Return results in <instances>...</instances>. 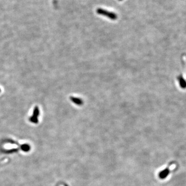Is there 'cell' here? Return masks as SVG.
<instances>
[{
	"label": "cell",
	"instance_id": "cell-1",
	"mask_svg": "<svg viewBox=\"0 0 186 186\" xmlns=\"http://www.w3.org/2000/svg\"><path fill=\"white\" fill-rule=\"evenodd\" d=\"M96 12L98 14L102 15L103 16H106L107 18H108L111 20H117V16L116 14H115L113 12H111L105 10V9H103L102 8H98L96 10Z\"/></svg>",
	"mask_w": 186,
	"mask_h": 186
},
{
	"label": "cell",
	"instance_id": "cell-2",
	"mask_svg": "<svg viewBox=\"0 0 186 186\" xmlns=\"http://www.w3.org/2000/svg\"><path fill=\"white\" fill-rule=\"evenodd\" d=\"M39 115V109L38 106H36L33 111V115L29 119L32 123L37 124L38 123V117Z\"/></svg>",
	"mask_w": 186,
	"mask_h": 186
},
{
	"label": "cell",
	"instance_id": "cell-3",
	"mask_svg": "<svg viewBox=\"0 0 186 186\" xmlns=\"http://www.w3.org/2000/svg\"><path fill=\"white\" fill-rule=\"evenodd\" d=\"M70 100H71L72 102H73L74 104H76L79 106H82V104H83V101L81 98L71 96L70 97Z\"/></svg>",
	"mask_w": 186,
	"mask_h": 186
},
{
	"label": "cell",
	"instance_id": "cell-4",
	"mask_svg": "<svg viewBox=\"0 0 186 186\" xmlns=\"http://www.w3.org/2000/svg\"><path fill=\"white\" fill-rule=\"evenodd\" d=\"M119 1H123V0H119Z\"/></svg>",
	"mask_w": 186,
	"mask_h": 186
},
{
	"label": "cell",
	"instance_id": "cell-5",
	"mask_svg": "<svg viewBox=\"0 0 186 186\" xmlns=\"http://www.w3.org/2000/svg\"><path fill=\"white\" fill-rule=\"evenodd\" d=\"M0 92H1V89H0Z\"/></svg>",
	"mask_w": 186,
	"mask_h": 186
}]
</instances>
